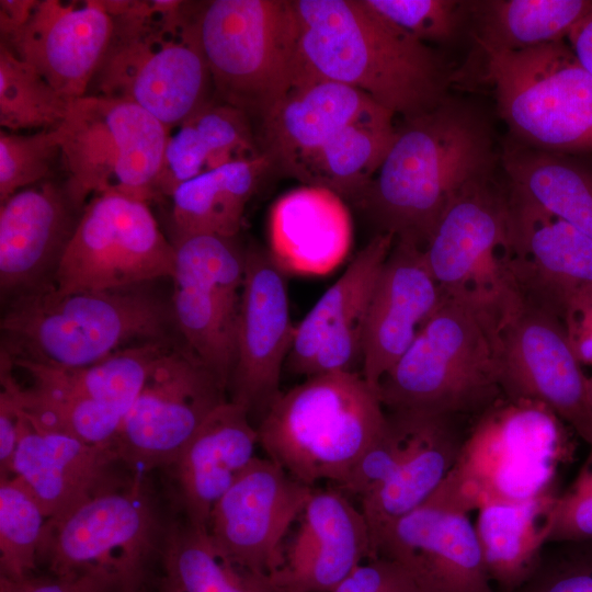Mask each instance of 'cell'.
<instances>
[{"mask_svg":"<svg viewBox=\"0 0 592 592\" xmlns=\"http://www.w3.org/2000/svg\"><path fill=\"white\" fill-rule=\"evenodd\" d=\"M292 5L297 23L294 84L312 79L341 82L403 121L449 98L453 75L445 58L365 0H292Z\"/></svg>","mask_w":592,"mask_h":592,"instance_id":"obj_1","label":"cell"},{"mask_svg":"<svg viewBox=\"0 0 592 592\" xmlns=\"http://www.w3.org/2000/svg\"><path fill=\"white\" fill-rule=\"evenodd\" d=\"M499 163L489 118L473 103L449 95L434 110L403 121L356 204L378 232L424 249L456 193Z\"/></svg>","mask_w":592,"mask_h":592,"instance_id":"obj_2","label":"cell"},{"mask_svg":"<svg viewBox=\"0 0 592 592\" xmlns=\"http://www.w3.org/2000/svg\"><path fill=\"white\" fill-rule=\"evenodd\" d=\"M510 306L444 295L412 344L377 386L386 410L460 418L503 398L501 331Z\"/></svg>","mask_w":592,"mask_h":592,"instance_id":"obj_3","label":"cell"},{"mask_svg":"<svg viewBox=\"0 0 592 592\" xmlns=\"http://www.w3.org/2000/svg\"><path fill=\"white\" fill-rule=\"evenodd\" d=\"M104 4L114 31L91 94L130 101L167 129L212 101V77L197 33L198 10L178 0Z\"/></svg>","mask_w":592,"mask_h":592,"instance_id":"obj_4","label":"cell"},{"mask_svg":"<svg viewBox=\"0 0 592 592\" xmlns=\"http://www.w3.org/2000/svg\"><path fill=\"white\" fill-rule=\"evenodd\" d=\"M385 424L377 390L361 373L340 371L281 391L257 430L266 457L295 480L342 489Z\"/></svg>","mask_w":592,"mask_h":592,"instance_id":"obj_5","label":"cell"},{"mask_svg":"<svg viewBox=\"0 0 592 592\" xmlns=\"http://www.w3.org/2000/svg\"><path fill=\"white\" fill-rule=\"evenodd\" d=\"M171 319L172 309L141 286L60 295L50 284L11 298L1 319V352L11 360L83 367L135 339L166 340Z\"/></svg>","mask_w":592,"mask_h":592,"instance_id":"obj_6","label":"cell"},{"mask_svg":"<svg viewBox=\"0 0 592 592\" xmlns=\"http://www.w3.org/2000/svg\"><path fill=\"white\" fill-rule=\"evenodd\" d=\"M173 516V515H172ZM172 516H166L145 475L47 520L38 549L49 574L93 577L117 592L151 588Z\"/></svg>","mask_w":592,"mask_h":592,"instance_id":"obj_7","label":"cell"},{"mask_svg":"<svg viewBox=\"0 0 592 592\" xmlns=\"http://www.w3.org/2000/svg\"><path fill=\"white\" fill-rule=\"evenodd\" d=\"M565 441L560 419L547 406L503 397L477 417L432 497L466 513L537 497L554 489Z\"/></svg>","mask_w":592,"mask_h":592,"instance_id":"obj_8","label":"cell"},{"mask_svg":"<svg viewBox=\"0 0 592 592\" xmlns=\"http://www.w3.org/2000/svg\"><path fill=\"white\" fill-rule=\"evenodd\" d=\"M198 39L218 101L260 121L293 87L297 23L292 1L213 0Z\"/></svg>","mask_w":592,"mask_h":592,"instance_id":"obj_9","label":"cell"},{"mask_svg":"<svg viewBox=\"0 0 592 592\" xmlns=\"http://www.w3.org/2000/svg\"><path fill=\"white\" fill-rule=\"evenodd\" d=\"M483 79L512 141L546 151H592V77L565 41L481 50Z\"/></svg>","mask_w":592,"mask_h":592,"instance_id":"obj_10","label":"cell"},{"mask_svg":"<svg viewBox=\"0 0 592 592\" xmlns=\"http://www.w3.org/2000/svg\"><path fill=\"white\" fill-rule=\"evenodd\" d=\"M60 140L66 185L73 202L106 192L143 201L155 198L167 127L139 105L87 94L71 100L55 127Z\"/></svg>","mask_w":592,"mask_h":592,"instance_id":"obj_11","label":"cell"},{"mask_svg":"<svg viewBox=\"0 0 592 592\" xmlns=\"http://www.w3.org/2000/svg\"><path fill=\"white\" fill-rule=\"evenodd\" d=\"M457 419L386 410L382 434L341 489L358 498L373 553L380 534L425 502L452 470L467 433Z\"/></svg>","mask_w":592,"mask_h":592,"instance_id":"obj_12","label":"cell"},{"mask_svg":"<svg viewBox=\"0 0 592 592\" xmlns=\"http://www.w3.org/2000/svg\"><path fill=\"white\" fill-rule=\"evenodd\" d=\"M174 260L148 202L106 192L86 204L52 286L60 295L135 287L172 277Z\"/></svg>","mask_w":592,"mask_h":592,"instance_id":"obj_13","label":"cell"},{"mask_svg":"<svg viewBox=\"0 0 592 592\" xmlns=\"http://www.w3.org/2000/svg\"><path fill=\"white\" fill-rule=\"evenodd\" d=\"M496 171L470 180L456 193L423 254L442 294L511 305L521 294L510 270L509 186L497 180Z\"/></svg>","mask_w":592,"mask_h":592,"instance_id":"obj_14","label":"cell"},{"mask_svg":"<svg viewBox=\"0 0 592 592\" xmlns=\"http://www.w3.org/2000/svg\"><path fill=\"white\" fill-rule=\"evenodd\" d=\"M175 249L172 316L189 350L227 388L236 361L246 248L237 237L193 235Z\"/></svg>","mask_w":592,"mask_h":592,"instance_id":"obj_15","label":"cell"},{"mask_svg":"<svg viewBox=\"0 0 592 592\" xmlns=\"http://www.w3.org/2000/svg\"><path fill=\"white\" fill-rule=\"evenodd\" d=\"M226 392L190 350L170 345L124 417L113 445L118 459L133 474L169 469Z\"/></svg>","mask_w":592,"mask_h":592,"instance_id":"obj_16","label":"cell"},{"mask_svg":"<svg viewBox=\"0 0 592 592\" xmlns=\"http://www.w3.org/2000/svg\"><path fill=\"white\" fill-rule=\"evenodd\" d=\"M500 385L506 399L547 406L592 449L588 377L559 317L524 297L504 315Z\"/></svg>","mask_w":592,"mask_h":592,"instance_id":"obj_17","label":"cell"},{"mask_svg":"<svg viewBox=\"0 0 592 592\" xmlns=\"http://www.w3.org/2000/svg\"><path fill=\"white\" fill-rule=\"evenodd\" d=\"M312 491L257 456L214 505L207 532L234 563L265 579L282 567L286 534Z\"/></svg>","mask_w":592,"mask_h":592,"instance_id":"obj_18","label":"cell"},{"mask_svg":"<svg viewBox=\"0 0 592 592\" xmlns=\"http://www.w3.org/2000/svg\"><path fill=\"white\" fill-rule=\"evenodd\" d=\"M285 272L267 249L246 248V272L237 328L236 361L229 380L230 401L250 417H263L281 394L280 378L292 348Z\"/></svg>","mask_w":592,"mask_h":592,"instance_id":"obj_19","label":"cell"},{"mask_svg":"<svg viewBox=\"0 0 592 592\" xmlns=\"http://www.w3.org/2000/svg\"><path fill=\"white\" fill-rule=\"evenodd\" d=\"M113 31L104 1L34 0L25 20L0 42L71 101L88 94Z\"/></svg>","mask_w":592,"mask_h":592,"instance_id":"obj_20","label":"cell"},{"mask_svg":"<svg viewBox=\"0 0 592 592\" xmlns=\"http://www.w3.org/2000/svg\"><path fill=\"white\" fill-rule=\"evenodd\" d=\"M375 556L397 562L420 592H498L468 513L432 496L380 534Z\"/></svg>","mask_w":592,"mask_h":592,"instance_id":"obj_21","label":"cell"},{"mask_svg":"<svg viewBox=\"0 0 592 592\" xmlns=\"http://www.w3.org/2000/svg\"><path fill=\"white\" fill-rule=\"evenodd\" d=\"M394 243L391 234L377 232L295 327L291 371L308 378L362 367L368 305Z\"/></svg>","mask_w":592,"mask_h":592,"instance_id":"obj_22","label":"cell"},{"mask_svg":"<svg viewBox=\"0 0 592 592\" xmlns=\"http://www.w3.org/2000/svg\"><path fill=\"white\" fill-rule=\"evenodd\" d=\"M371 557V532L361 509L341 489H314L285 545L282 567L264 581L269 592H332Z\"/></svg>","mask_w":592,"mask_h":592,"instance_id":"obj_23","label":"cell"},{"mask_svg":"<svg viewBox=\"0 0 592 592\" xmlns=\"http://www.w3.org/2000/svg\"><path fill=\"white\" fill-rule=\"evenodd\" d=\"M509 212L517 289L560 319L571 297L592 286V238L510 186Z\"/></svg>","mask_w":592,"mask_h":592,"instance_id":"obj_24","label":"cell"},{"mask_svg":"<svg viewBox=\"0 0 592 592\" xmlns=\"http://www.w3.org/2000/svg\"><path fill=\"white\" fill-rule=\"evenodd\" d=\"M83 208L66 181L22 189L0 207V288L11 298L50 285Z\"/></svg>","mask_w":592,"mask_h":592,"instance_id":"obj_25","label":"cell"},{"mask_svg":"<svg viewBox=\"0 0 592 592\" xmlns=\"http://www.w3.org/2000/svg\"><path fill=\"white\" fill-rule=\"evenodd\" d=\"M20 414L12 475L33 494L47 520L59 519L133 477L117 474L116 467L124 464L112 447L39 429Z\"/></svg>","mask_w":592,"mask_h":592,"instance_id":"obj_26","label":"cell"},{"mask_svg":"<svg viewBox=\"0 0 592 592\" xmlns=\"http://www.w3.org/2000/svg\"><path fill=\"white\" fill-rule=\"evenodd\" d=\"M441 298L423 249L395 239L365 321L361 374L373 388L377 390L380 379L409 349Z\"/></svg>","mask_w":592,"mask_h":592,"instance_id":"obj_27","label":"cell"},{"mask_svg":"<svg viewBox=\"0 0 592 592\" xmlns=\"http://www.w3.org/2000/svg\"><path fill=\"white\" fill-rule=\"evenodd\" d=\"M258 445L244 407L227 400L206 418L169 468L174 505L189 524L207 530L214 505L257 457Z\"/></svg>","mask_w":592,"mask_h":592,"instance_id":"obj_28","label":"cell"},{"mask_svg":"<svg viewBox=\"0 0 592 592\" xmlns=\"http://www.w3.org/2000/svg\"><path fill=\"white\" fill-rule=\"evenodd\" d=\"M377 106L368 94L341 82H297L259 121L260 150L271 170L287 175L340 129Z\"/></svg>","mask_w":592,"mask_h":592,"instance_id":"obj_29","label":"cell"},{"mask_svg":"<svg viewBox=\"0 0 592 592\" xmlns=\"http://www.w3.org/2000/svg\"><path fill=\"white\" fill-rule=\"evenodd\" d=\"M352 218L343 198L326 187H296L278 197L269 215V251L286 273L325 275L352 246Z\"/></svg>","mask_w":592,"mask_h":592,"instance_id":"obj_30","label":"cell"},{"mask_svg":"<svg viewBox=\"0 0 592 592\" xmlns=\"http://www.w3.org/2000/svg\"><path fill=\"white\" fill-rule=\"evenodd\" d=\"M250 116L220 101H210L168 129L155 198L205 172L261 156Z\"/></svg>","mask_w":592,"mask_h":592,"instance_id":"obj_31","label":"cell"},{"mask_svg":"<svg viewBox=\"0 0 592 592\" xmlns=\"http://www.w3.org/2000/svg\"><path fill=\"white\" fill-rule=\"evenodd\" d=\"M558 494L554 489L520 502H488L478 508L475 524L483 562L498 592L526 580L544 553L550 515Z\"/></svg>","mask_w":592,"mask_h":592,"instance_id":"obj_32","label":"cell"},{"mask_svg":"<svg viewBox=\"0 0 592 592\" xmlns=\"http://www.w3.org/2000/svg\"><path fill=\"white\" fill-rule=\"evenodd\" d=\"M394 116L383 106L366 112L300 160L287 175L356 204L396 139Z\"/></svg>","mask_w":592,"mask_h":592,"instance_id":"obj_33","label":"cell"},{"mask_svg":"<svg viewBox=\"0 0 592 592\" xmlns=\"http://www.w3.org/2000/svg\"><path fill=\"white\" fill-rule=\"evenodd\" d=\"M271 170L261 156L227 163L178 185L170 194L173 239L193 235L237 237L247 203Z\"/></svg>","mask_w":592,"mask_h":592,"instance_id":"obj_34","label":"cell"},{"mask_svg":"<svg viewBox=\"0 0 592 592\" xmlns=\"http://www.w3.org/2000/svg\"><path fill=\"white\" fill-rule=\"evenodd\" d=\"M509 186L592 238V167L568 153L509 139L500 153Z\"/></svg>","mask_w":592,"mask_h":592,"instance_id":"obj_35","label":"cell"},{"mask_svg":"<svg viewBox=\"0 0 592 592\" xmlns=\"http://www.w3.org/2000/svg\"><path fill=\"white\" fill-rule=\"evenodd\" d=\"M169 346L166 340L144 341L118 350L96 363L76 368L8 357L13 366L32 378V383L98 402L125 417L156 361Z\"/></svg>","mask_w":592,"mask_h":592,"instance_id":"obj_36","label":"cell"},{"mask_svg":"<svg viewBox=\"0 0 592 592\" xmlns=\"http://www.w3.org/2000/svg\"><path fill=\"white\" fill-rule=\"evenodd\" d=\"M156 592H269L259 578L234 563L206 528L172 516L162 545Z\"/></svg>","mask_w":592,"mask_h":592,"instance_id":"obj_37","label":"cell"},{"mask_svg":"<svg viewBox=\"0 0 592 592\" xmlns=\"http://www.w3.org/2000/svg\"><path fill=\"white\" fill-rule=\"evenodd\" d=\"M592 9V0L471 1L481 50L520 52L563 41Z\"/></svg>","mask_w":592,"mask_h":592,"instance_id":"obj_38","label":"cell"},{"mask_svg":"<svg viewBox=\"0 0 592 592\" xmlns=\"http://www.w3.org/2000/svg\"><path fill=\"white\" fill-rule=\"evenodd\" d=\"M1 388L9 392L22 415L33 425L72 435L86 443L112 447L124 417L98 402L32 383L22 387L13 365L1 354Z\"/></svg>","mask_w":592,"mask_h":592,"instance_id":"obj_39","label":"cell"},{"mask_svg":"<svg viewBox=\"0 0 592 592\" xmlns=\"http://www.w3.org/2000/svg\"><path fill=\"white\" fill-rule=\"evenodd\" d=\"M62 98L32 66L0 42V125L9 132L50 129L66 117Z\"/></svg>","mask_w":592,"mask_h":592,"instance_id":"obj_40","label":"cell"},{"mask_svg":"<svg viewBox=\"0 0 592 592\" xmlns=\"http://www.w3.org/2000/svg\"><path fill=\"white\" fill-rule=\"evenodd\" d=\"M47 517L15 477L0 482V577L19 580L34 574Z\"/></svg>","mask_w":592,"mask_h":592,"instance_id":"obj_41","label":"cell"},{"mask_svg":"<svg viewBox=\"0 0 592 592\" xmlns=\"http://www.w3.org/2000/svg\"><path fill=\"white\" fill-rule=\"evenodd\" d=\"M61 161V147L56 128L33 134L0 132V201L18 191L52 179Z\"/></svg>","mask_w":592,"mask_h":592,"instance_id":"obj_42","label":"cell"},{"mask_svg":"<svg viewBox=\"0 0 592 592\" xmlns=\"http://www.w3.org/2000/svg\"><path fill=\"white\" fill-rule=\"evenodd\" d=\"M384 19L418 41L454 42L470 16L471 1L457 0H365Z\"/></svg>","mask_w":592,"mask_h":592,"instance_id":"obj_43","label":"cell"},{"mask_svg":"<svg viewBox=\"0 0 592 592\" xmlns=\"http://www.w3.org/2000/svg\"><path fill=\"white\" fill-rule=\"evenodd\" d=\"M592 539V449L570 487L556 497L547 543Z\"/></svg>","mask_w":592,"mask_h":592,"instance_id":"obj_44","label":"cell"},{"mask_svg":"<svg viewBox=\"0 0 592 592\" xmlns=\"http://www.w3.org/2000/svg\"><path fill=\"white\" fill-rule=\"evenodd\" d=\"M508 592H592V562L551 560L543 553L531 576Z\"/></svg>","mask_w":592,"mask_h":592,"instance_id":"obj_45","label":"cell"},{"mask_svg":"<svg viewBox=\"0 0 592 592\" xmlns=\"http://www.w3.org/2000/svg\"><path fill=\"white\" fill-rule=\"evenodd\" d=\"M412 582L397 562L375 556L360 563L332 592H398Z\"/></svg>","mask_w":592,"mask_h":592,"instance_id":"obj_46","label":"cell"},{"mask_svg":"<svg viewBox=\"0 0 592 592\" xmlns=\"http://www.w3.org/2000/svg\"><path fill=\"white\" fill-rule=\"evenodd\" d=\"M560 320L580 363L592 364V286L580 289L571 297Z\"/></svg>","mask_w":592,"mask_h":592,"instance_id":"obj_47","label":"cell"},{"mask_svg":"<svg viewBox=\"0 0 592 592\" xmlns=\"http://www.w3.org/2000/svg\"><path fill=\"white\" fill-rule=\"evenodd\" d=\"M0 592H117L107 581L93 577L31 574L19 580L0 577Z\"/></svg>","mask_w":592,"mask_h":592,"instance_id":"obj_48","label":"cell"},{"mask_svg":"<svg viewBox=\"0 0 592 592\" xmlns=\"http://www.w3.org/2000/svg\"><path fill=\"white\" fill-rule=\"evenodd\" d=\"M20 411L8 391L0 392V470L1 477L12 474L19 442Z\"/></svg>","mask_w":592,"mask_h":592,"instance_id":"obj_49","label":"cell"},{"mask_svg":"<svg viewBox=\"0 0 592 592\" xmlns=\"http://www.w3.org/2000/svg\"><path fill=\"white\" fill-rule=\"evenodd\" d=\"M567 38L578 61L592 77V9L576 24Z\"/></svg>","mask_w":592,"mask_h":592,"instance_id":"obj_50","label":"cell"},{"mask_svg":"<svg viewBox=\"0 0 592 592\" xmlns=\"http://www.w3.org/2000/svg\"><path fill=\"white\" fill-rule=\"evenodd\" d=\"M34 0H1L0 33L1 36L18 27L27 16Z\"/></svg>","mask_w":592,"mask_h":592,"instance_id":"obj_51","label":"cell"},{"mask_svg":"<svg viewBox=\"0 0 592 592\" xmlns=\"http://www.w3.org/2000/svg\"><path fill=\"white\" fill-rule=\"evenodd\" d=\"M589 394L592 400V376L588 377Z\"/></svg>","mask_w":592,"mask_h":592,"instance_id":"obj_52","label":"cell"},{"mask_svg":"<svg viewBox=\"0 0 592 592\" xmlns=\"http://www.w3.org/2000/svg\"><path fill=\"white\" fill-rule=\"evenodd\" d=\"M137 592H151V589H143V590H139Z\"/></svg>","mask_w":592,"mask_h":592,"instance_id":"obj_53","label":"cell"}]
</instances>
